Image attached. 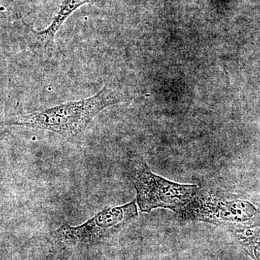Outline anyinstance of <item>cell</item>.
I'll list each match as a JSON object with an SVG mask.
<instances>
[{
	"label": "cell",
	"mask_w": 260,
	"mask_h": 260,
	"mask_svg": "<svg viewBox=\"0 0 260 260\" xmlns=\"http://www.w3.org/2000/svg\"><path fill=\"white\" fill-rule=\"evenodd\" d=\"M121 102L119 93L113 87L106 85L91 96L37 112L8 116L2 124L45 130L59 135L71 143H78L83 140L89 124L99 113Z\"/></svg>",
	"instance_id": "6da1fadb"
},
{
	"label": "cell",
	"mask_w": 260,
	"mask_h": 260,
	"mask_svg": "<svg viewBox=\"0 0 260 260\" xmlns=\"http://www.w3.org/2000/svg\"><path fill=\"white\" fill-rule=\"evenodd\" d=\"M130 180L136 190L137 204L143 213L166 208L181 215L199 191L195 184H179L156 175L145 161L135 162Z\"/></svg>",
	"instance_id": "7a4b0ae2"
},
{
	"label": "cell",
	"mask_w": 260,
	"mask_h": 260,
	"mask_svg": "<svg viewBox=\"0 0 260 260\" xmlns=\"http://www.w3.org/2000/svg\"><path fill=\"white\" fill-rule=\"evenodd\" d=\"M138 217L136 200L120 206L112 207L95 214L78 226L65 223L57 230L63 242L70 245H92L119 234Z\"/></svg>",
	"instance_id": "3957f363"
},
{
	"label": "cell",
	"mask_w": 260,
	"mask_h": 260,
	"mask_svg": "<svg viewBox=\"0 0 260 260\" xmlns=\"http://www.w3.org/2000/svg\"><path fill=\"white\" fill-rule=\"evenodd\" d=\"M256 213V208L249 202L215 198L198 191L180 215L217 225L237 226L250 221Z\"/></svg>",
	"instance_id": "277c9868"
},
{
	"label": "cell",
	"mask_w": 260,
	"mask_h": 260,
	"mask_svg": "<svg viewBox=\"0 0 260 260\" xmlns=\"http://www.w3.org/2000/svg\"><path fill=\"white\" fill-rule=\"evenodd\" d=\"M99 1L101 0H64L49 26L44 30L34 32L37 40L44 47H51L56 34L70 15L79 9L80 7L86 4H95Z\"/></svg>",
	"instance_id": "5b68a950"
},
{
	"label": "cell",
	"mask_w": 260,
	"mask_h": 260,
	"mask_svg": "<svg viewBox=\"0 0 260 260\" xmlns=\"http://www.w3.org/2000/svg\"><path fill=\"white\" fill-rule=\"evenodd\" d=\"M251 254L256 260H260V241L254 242L251 246Z\"/></svg>",
	"instance_id": "8992f818"
}]
</instances>
